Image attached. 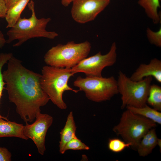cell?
<instances>
[{
  "label": "cell",
  "mask_w": 161,
  "mask_h": 161,
  "mask_svg": "<svg viewBox=\"0 0 161 161\" xmlns=\"http://www.w3.org/2000/svg\"><path fill=\"white\" fill-rule=\"evenodd\" d=\"M22 62L13 55L2 76L9 101L25 123H31L50 100L41 86V74L26 68Z\"/></svg>",
  "instance_id": "obj_1"
},
{
  "label": "cell",
  "mask_w": 161,
  "mask_h": 161,
  "mask_svg": "<svg viewBox=\"0 0 161 161\" xmlns=\"http://www.w3.org/2000/svg\"><path fill=\"white\" fill-rule=\"evenodd\" d=\"M27 5L31 12V16L28 18L21 17L7 32L8 37L7 43L18 40L13 45V47H19L32 38L43 37L53 39L58 35L55 32L48 31L46 29L47 25L51 21L50 18H37L33 1H30Z\"/></svg>",
  "instance_id": "obj_2"
},
{
  "label": "cell",
  "mask_w": 161,
  "mask_h": 161,
  "mask_svg": "<svg viewBox=\"0 0 161 161\" xmlns=\"http://www.w3.org/2000/svg\"><path fill=\"white\" fill-rule=\"evenodd\" d=\"M41 72L40 82L42 89L54 105L61 109H66L67 105L63 99L64 92L70 91L77 93L79 91L68 85L69 79L74 75L71 69L48 65L43 67Z\"/></svg>",
  "instance_id": "obj_3"
},
{
  "label": "cell",
  "mask_w": 161,
  "mask_h": 161,
  "mask_svg": "<svg viewBox=\"0 0 161 161\" xmlns=\"http://www.w3.org/2000/svg\"><path fill=\"white\" fill-rule=\"evenodd\" d=\"M91 48V44L88 41L79 43L70 41L65 44H58L47 52L44 60L48 66L71 69L87 57Z\"/></svg>",
  "instance_id": "obj_4"
},
{
  "label": "cell",
  "mask_w": 161,
  "mask_h": 161,
  "mask_svg": "<svg viewBox=\"0 0 161 161\" xmlns=\"http://www.w3.org/2000/svg\"><path fill=\"white\" fill-rule=\"evenodd\" d=\"M156 126V123L151 120L127 109L122 114L119 123L112 130L124 141L131 143L132 148L136 150L144 135Z\"/></svg>",
  "instance_id": "obj_5"
},
{
  "label": "cell",
  "mask_w": 161,
  "mask_h": 161,
  "mask_svg": "<svg viewBox=\"0 0 161 161\" xmlns=\"http://www.w3.org/2000/svg\"><path fill=\"white\" fill-rule=\"evenodd\" d=\"M152 80V77L148 76L140 81H134L119 71L117 81L118 92L121 95V109L127 106L141 107L146 104Z\"/></svg>",
  "instance_id": "obj_6"
},
{
  "label": "cell",
  "mask_w": 161,
  "mask_h": 161,
  "mask_svg": "<svg viewBox=\"0 0 161 161\" xmlns=\"http://www.w3.org/2000/svg\"><path fill=\"white\" fill-rule=\"evenodd\" d=\"M73 85L83 92L89 100L96 102L109 100L118 93L117 80L113 76H79L74 81Z\"/></svg>",
  "instance_id": "obj_7"
},
{
  "label": "cell",
  "mask_w": 161,
  "mask_h": 161,
  "mask_svg": "<svg viewBox=\"0 0 161 161\" xmlns=\"http://www.w3.org/2000/svg\"><path fill=\"white\" fill-rule=\"evenodd\" d=\"M117 49L116 44L114 42L107 53L102 55L100 51L94 55L84 58L71 69L72 72L74 75L82 72L86 76H101L105 68L113 66L116 62Z\"/></svg>",
  "instance_id": "obj_8"
},
{
  "label": "cell",
  "mask_w": 161,
  "mask_h": 161,
  "mask_svg": "<svg viewBox=\"0 0 161 161\" xmlns=\"http://www.w3.org/2000/svg\"><path fill=\"white\" fill-rule=\"evenodd\" d=\"M53 121V117L51 116L39 112L36 114L35 120L32 124L26 123L24 126V135L32 140L38 153L41 155H44L46 151L45 137Z\"/></svg>",
  "instance_id": "obj_9"
},
{
  "label": "cell",
  "mask_w": 161,
  "mask_h": 161,
  "mask_svg": "<svg viewBox=\"0 0 161 161\" xmlns=\"http://www.w3.org/2000/svg\"><path fill=\"white\" fill-rule=\"evenodd\" d=\"M110 0H74L71 9L73 19L80 24L94 20L109 5Z\"/></svg>",
  "instance_id": "obj_10"
},
{
  "label": "cell",
  "mask_w": 161,
  "mask_h": 161,
  "mask_svg": "<svg viewBox=\"0 0 161 161\" xmlns=\"http://www.w3.org/2000/svg\"><path fill=\"white\" fill-rule=\"evenodd\" d=\"M151 76L161 83V61L154 58L148 64H141L129 78L131 80L139 81L144 78Z\"/></svg>",
  "instance_id": "obj_11"
},
{
  "label": "cell",
  "mask_w": 161,
  "mask_h": 161,
  "mask_svg": "<svg viewBox=\"0 0 161 161\" xmlns=\"http://www.w3.org/2000/svg\"><path fill=\"white\" fill-rule=\"evenodd\" d=\"M4 120L0 118V138L14 137L25 140L29 139L24 134L23 124Z\"/></svg>",
  "instance_id": "obj_12"
},
{
  "label": "cell",
  "mask_w": 161,
  "mask_h": 161,
  "mask_svg": "<svg viewBox=\"0 0 161 161\" xmlns=\"http://www.w3.org/2000/svg\"><path fill=\"white\" fill-rule=\"evenodd\" d=\"M76 126L72 112H70L66 119L65 125L60 132V140L59 151L61 154L66 145L72 139L77 137Z\"/></svg>",
  "instance_id": "obj_13"
},
{
  "label": "cell",
  "mask_w": 161,
  "mask_h": 161,
  "mask_svg": "<svg viewBox=\"0 0 161 161\" xmlns=\"http://www.w3.org/2000/svg\"><path fill=\"white\" fill-rule=\"evenodd\" d=\"M30 0H19L7 10L5 18L7 22V28L13 27L21 17V14Z\"/></svg>",
  "instance_id": "obj_14"
},
{
  "label": "cell",
  "mask_w": 161,
  "mask_h": 161,
  "mask_svg": "<svg viewBox=\"0 0 161 161\" xmlns=\"http://www.w3.org/2000/svg\"><path fill=\"white\" fill-rule=\"evenodd\" d=\"M127 109L132 112L149 119L156 124H161V113L147 104L141 107L127 106Z\"/></svg>",
  "instance_id": "obj_15"
},
{
  "label": "cell",
  "mask_w": 161,
  "mask_h": 161,
  "mask_svg": "<svg viewBox=\"0 0 161 161\" xmlns=\"http://www.w3.org/2000/svg\"><path fill=\"white\" fill-rule=\"evenodd\" d=\"M138 4L144 9L154 23H159L160 18L158 10L160 7V0H139Z\"/></svg>",
  "instance_id": "obj_16"
},
{
  "label": "cell",
  "mask_w": 161,
  "mask_h": 161,
  "mask_svg": "<svg viewBox=\"0 0 161 161\" xmlns=\"http://www.w3.org/2000/svg\"><path fill=\"white\" fill-rule=\"evenodd\" d=\"M146 103L154 109L161 111V87L155 84H151Z\"/></svg>",
  "instance_id": "obj_17"
},
{
  "label": "cell",
  "mask_w": 161,
  "mask_h": 161,
  "mask_svg": "<svg viewBox=\"0 0 161 161\" xmlns=\"http://www.w3.org/2000/svg\"><path fill=\"white\" fill-rule=\"evenodd\" d=\"M155 131L154 128L151 129L141 139L136 149L140 156L145 157L150 154L148 150L149 140Z\"/></svg>",
  "instance_id": "obj_18"
},
{
  "label": "cell",
  "mask_w": 161,
  "mask_h": 161,
  "mask_svg": "<svg viewBox=\"0 0 161 161\" xmlns=\"http://www.w3.org/2000/svg\"><path fill=\"white\" fill-rule=\"evenodd\" d=\"M131 146V143L117 138L109 139L108 144L109 150L115 153L121 152L126 148L130 147Z\"/></svg>",
  "instance_id": "obj_19"
},
{
  "label": "cell",
  "mask_w": 161,
  "mask_h": 161,
  "mask_svg": "<svg viewBox=\"0 0 161 161\" xmlns=\"http://www.w3.org/2000/svg\"><path fill=\"white\" fill-rule=\"evenodd\" d=\"M13 55L11 52L0 53V102L3 90L4 89L5 83L2 76V69L4 65L7 63L9 59ZM0 118L8 120L7 117L1 115L0 114Z\"/></svg>",
  "instance_id": "obj_20"
},
{
  "label": "cell",
  "mask_w": 161,
  "mask_h": 161,
  "mask_svg": "<svg viewBox=\"0 0 161 161\" xmlns=\"http://www.w3.org/2000/svg\"><path fill=\"white\" fill-rule=\"evenodd\" d=\"M89 147L83 143L77 137L72 139L66 145L61 154H64L68 150H89Z\"/></svg>",
  "instance_id": "obj_21"
},
{
  "label": "cell",
  "mask_w": 161,
  "mask_h": 161,
  "mask_svg": "<svg viewBox=\"0 0 161 161\" xmlns=\"http://www.w3.org/2000/svg\"><path fill=\"white\" fill-rule=\"evenodd\" d=\"M146 35L150 42L157 47H161V28L156 32H154L149 28L146 30Z\"/></svg>",
  "instance_id": "obj_22"
},
{
  "label": "cell",
  "mask_w": 161,
  "mask_h": 161,
  "mask_svg": "<svg viewBox=\"0 0 161 161\" xmlns=\"http://www.w3.org/2000/svg\"><path fill=\"white\" fill-rule=\"evenodd\" d=\"M11 153L6 148L0 147V161L11 160Z\"/></svg>",
  "instance_id": "obj_23"
},
{
  "label": "cell",
  "mask_w": 161,
  "mask_h": 161,
  "mask_svg": "<svg viewBox=\"0 0 161 161\" xmlns=\"http://www.w3.org/2000/svg\"><path fill=\"white\" fill-rule=\"evenodd\" d=\"M158 139L156 131H155L149 140L148 148L149 154L151 153L153 149L157 145Z\"/></svg>",
  "instance_id": "obj_24"
},
{
  "label": "cell",
  "mask_w": 161,
  "mask_h": 161,
  "mask_svg": "<svg viewBox=\"0 0 161 161\" xmlns=\"http://www.w3.org/2000/svg\"><path fill=\"white\" fill-rule=\"evenodd\" d=\"M7 10L4 0H0V18H5Z\"/></svg>",
  "instance_id": "obj_25"
},
{
  "label": "cell",
  "mask_w": 161,
  "mask_h": 161,
  "mask_svg": "<svg viewBox=\"0 0 161 161\" xmlns=\"http://www.w3.org/2000/svg\"><path fill=\"white\" fill-rule=\"evenodd\" d=\"M6 43L4 35L0 30V49L2 48Z\"/></svg>",
  "instance_id": "obj_26"
},
{
  "label": "cell",
  "mask_w": 161,
  "mask_h": 161,
  "mask_svg": "<svg viewBox=\"0 0 161 161\" xmlns=\"http://www.w3.org/2000/svg\"><path fill=\"white\" fill-rule=\"evenodd\" d=\"M6 4L7 9H9L13 4L19 0H4Z\"/></svg>",
  "instance_id": "obj_27"
},
{
  "label": "cell",
  "mask_w": 161,
  "mask_h": 161,
  "mask_svg": "<svg viewBox=\"0 0 161 161\" xmlns=\"http://www.w3.org/2000/svg\"><path fill=\"white\" fill-rule=\"evenodd\" d=\"M74 0H61V4L64 7L68 6Z\"/></svg>",
  "instance_id": "obj_28"
},
{
  "label": "cell",
  "mask_w": 161,
  "mask_h": 161,
  "mask_svg": "<svg viewBox=\"0 0 161 161\" xmlns=\"http://www.w3.org/2000/svg\"><path fill=\"white\" fill-rule=\"evenodd\" d=\"M157 145L159 146L160 148V151H161V139L158 138L157 141Z\"/></svg>",
  "instance_id": "obj_29"
},
{
  "label": "cell",
  "mask_w": 161,
  "mask_h": 161,
  "mask_svg": "<svg viewBox=\"0 0 161 161\" xmlns=\"http://www.w3.org/2000/svg\"></svg>",
  "instance_id": "obj_30"
}]
</instances>
